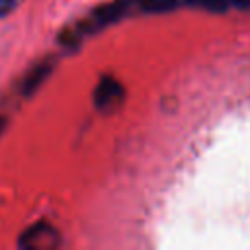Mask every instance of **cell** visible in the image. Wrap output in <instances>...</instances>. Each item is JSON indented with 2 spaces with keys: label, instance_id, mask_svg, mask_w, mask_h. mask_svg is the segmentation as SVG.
Instances as JSON below:
<instances>
[{
  "label": "cell",
  "instance_id": "1",
  "mask_svg": "<svg viewBox=\"0 0 250 250\" xmlns=\"http://www.w3.org/2000/svg\"><path fill=\"white\" fill-rule=\"evenodd\" d=\"M94 102H96V107L102 111L115 109L123 102V86L115 78L104 76L94 92Z\"/></svg>",
  "mask_w": 250,
  "mask_h": 250
},
{
  "label": "cell",
  "instance_id": "2",
  "mask_svg": "<svg viewBox=\"0 0 250 250\" xmlns=\"http://www.w3.org/2000/svg\"><path fill=\"white\" fill-rule=\"evenodd\" d=\"M182 0H135V8L143 14H164L174 10Z\"/></svg>",
  "mask_w": 250,
  "mask_h": 250
},
{
  "label": "cell",
  "instance_id": "3",
  "mask_svg": "<svg viewBox=\"0 0 250 250\" xmlns=\"http://www.w3.org/2000/svg\"><path fill=\"white\" fill-rule=\"evenodd\" d=\"M182 2L207 12H227L230 8V0H182Z\"/></svg>",
  "mask_w": 250,
  "mask_h": 250
},
{
  "label": "cell",
  "instance_id": "4",
  "mask_svg": "<svg viewBox=\"0 0 250 250\" xmlns=\"http://www.w3.org/2000/svg\"><path fill=\"white\" fill-rule=\"evenodd\" d=\"M20 0H0V16H6L8 12H12L18 6Z\"/></svg>",
  "mask_w": 250,
  "mask_h": 250
},
{
  "label": "cell",
  "instance_id": "5",
  "mask_svg": "<svg viewBox=\"0 0 250 250\" xmlns=\"http://www.w3.org/2000/svg\"><path fill=\"white\" fill-rule=\"evenodd\" d=\"M230 8H238V10H248L250 12V0H230Z\"/></svg>",
  "mask_w": 250,
  "mask_h": 250
}]
</instances>
